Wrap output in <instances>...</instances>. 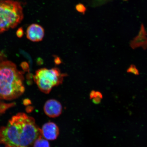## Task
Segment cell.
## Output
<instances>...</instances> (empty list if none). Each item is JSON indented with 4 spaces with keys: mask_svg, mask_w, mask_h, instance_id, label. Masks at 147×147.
Wrapping results in <instances>:
<instances>
[{
    "mask_svg": "<svg viewBox=\"0 0 147 147\" xmlns=\"http://www.w3.org/2000/svg\"><path fill=\"white\" fill-rule=\"evenodd\" d=\"M41 135V129L33 117L18 113L9 119L6 126L0 128V143L5 147H27Z\"/></svg>",
    "mask_w": 147,
    "mask_h": 147,
    "instance_id": "obj_1",
    "label": "cell"
},
{
    "mask_svg": "<svg viewBox=\"0 0 147 147\" xmlns=\"http://www.w3.org/2000/svg\"><path fill=\"white\" fill-rule=\"evenodd\" d=\"M23 73L15 64L10 61L0 63V99L12 100L24 92Z\"/></svg>",
    "mask_w": 147,
    "mask_h": 147,
    "instance_id": "obj_2",
    "label": "cell"
},
{
    "mask_svg": "<svg viewBox=\"0 0 147 147\" xmlns=\"http://www.w3.org/2000/svg\"><path fill=\"white\" fill-rule=\"evenodd\" d=\"M24 18L21 3L13 0L0 1V33L17 26Z\"/></svg>",
    "mask_w": 147,
    "mask_h": 147,
    "instance_id": "obj_3",
    "label": "cell"
},
{
    "mask_svg": "<svg viewBox=\"0 0 147 147\" xmlns=\"http://www.w3.org/2000/svg\"><path fill=\"white\" fill-rule=\"evenodd\" d=\"M66 76V74L61 73L58 68H43L36 71L34 80L40 90L47 94L53 87L62 84Z\"/></svg>",
    "mask_w": 147,
    "mask_h": 147,
    "instance_id": "obj_4",
    "label": "cell"
},
{
    "mask_svg": "<svg viewBox=\"0 0 147 147\" xmlns=\"http://www.w3.org/2000/svg\"><path fill=\"white\" fill-rule=\"evenodd\" d=\"M44 111L47 116L51 118H55L61 115L62 106L58 101L55 99H50L45 103Z\"/></svg>",
    "mask_w": 147,
    "mask_h": 147,
    "instance_id": "obj_5",
    "label": "cell"
},
{
    "mask_svg": "<svg viewBox=\"0 0 147 147\" xmlns=\"http://www.w3.org/2000/svg\"><path fill=\"white\" fill-rule=\"evenodd\" d=\"M45 31L43 27L37 24H32L28 28L26 36L28 39L34 42H38L43 40Z\"/></svg>",
    "mask_w": 147,
    "mask_h": 147,
    "instance_id": "obj_6",
    "label": "cell"
},
{
    "mask_svg": "<svg viewBox=\"0 0 147 147\" xmlns=\"http://www.w3.org/2000/svg\"><path fill=\"white\" fill-rule=\"evenodd\" d=\"M42 136L49 140H54L57 138L59 133V129L55 123L49 122L42 126L41 129Z\"/></svg>",
    "mask_w": 147,
    "mask_h": 147,
    "instance_id": "obj_7",
    "label": "cell"
},
{
    "mask_svg": "<svg viewBox=\"0 0 147 147\" xmlns=\"http://www.w3.org/2000/svg\"><path fill=\"white\" fill-rule=\"evenodd\" d=\"M147 34L143 25H141V29L138 35L136 36L130 43L132 49H135L141 47L143 49L147 48Z\"/></svg>",
    "mask_w": 147,
    "mask_h": 147,
    "instance_id": "obj_8",
    "label": "cell"
},
{
    "mask_svg": "<svg viewBox=\"0 0 147 147\" xmlns=\"http://www.w3.org/2000/svg\"><path fill=\"white\" fill-rule=\"evenodd\" d=\"M33 144L34 147H51L48 141L42 135L36 139Z\"/></svg>",
    "mask_w": 147,
    "mask_h": 147,
    "instance_id": "obj_9",
    "label": "cell"
},
{
    "mask_svg": "<svg viewBox=\"0 0 147 147\" xmlns=\"http://www.w3.org/2000/svg\"><path fill=\"white\" fill-rule=\"evenodd\" d=\"M127 72L128 73H133L135 75H139V74L138 70L137 69L136 66L134 65H131L127 70Z\"/></svg>",
    "mask_w": 147,
    "mask_h": 147,
    "instance_id": "obj_10",
    "label": "cell"
},
{
    "mask_svg": "<svg viewBox=\"0 0 147 147\" xmlns=\"http://www.w3.org/2000/svg\"><path fill=\"white\" fill-rule=\"evenodd\" d=\"M76 8L78 12L83 14L85 13L86 9L83 5L81 4V3L77 5L76 6Z\"/></svg>",
    "mask_w": 147,
    "mask_h": 147,
    "instance_id": "obj_11",
    "label": "cell"
},
{
    "mask_svg": "<svg viewBox=\"0 0 147 147\" xmlns=\"http://www.w3.org/2000/svg\"><path fill=\"white\" fill-rule=\"evenodd\" d=\"M24 34L23 30L22 28L18 29V30L16 32V35L18 38H21L23 36Z\"/></svg>",
    "mask_w": 147,
    "mask_h": 147,
    "instance_id": "obj_12",
    "label": "cell"
},
{
    "mask_svg": "<svg viewBox=\"0 0 147 147\" xmlns=\"http://www.w3.org/2000/svg\"><path fill=\"white\" fill-rule=\"evenodd\" d=\"M22 67L25 71H28L29 69L28 64L26 62H23L21 64Z\"/></svg>",
    "mask_w": 147,
    "mask_h": 147,
    "instance_id": "obj_13",
    "label": "cell"
},
{
    "mask_svg": "<svg viewBox=\"0 0 147 147\" xmlns=\"http://www.w3.org/2000/svg\"><path fill=\"white\" fill-rule=\"evenodd\" d=\"M55 62L57 64H60L61 63V61L60 59V58L58 57H57L55 59Z\"/></svg>",
    "mask_w": 147,
    "mask_h": 147,
    "instance_id": "obj_14",
    "label": "cell"
},
{
    "mask_svg": "<svg viewBox=\"0 0 147 147\" xmlns=\"http://www.w3.org/2000/svg\"><path fill=\"white\" fill-rule=\"evenodd\" d=\"M3 55V54H2L1 52H0V61H1V58H2Z\"/></svg>",
    "mask_w": 147,
    "mask_h": 147,
    "instance_id": "obj_15",
    "label": "cell"
},
{
    "mask_svg": "<svg viewBox=\"0 0 147 147\" xmlns=\"http://www.w3.org/2000/svg\"><path fill=\"white\" fill-rule=\"evenodd\" d=\"M26 147V146H20V147Z\"/></svg>",
    "mask_w": 147,
    "mask_h": 147,
    "instance_id": "obj_16",
    "label": "cell"
},
{
    "mask_svg": "<svg viewBox=\"0 0 147 147\" xmlns=\"http://www.w3.org/2000/svg\"></svg>",
    "mask_w": 147,
    "mask_h": 147,
    "instance_id": "obj_17",
    "label": "cell"
}]
</instances>
